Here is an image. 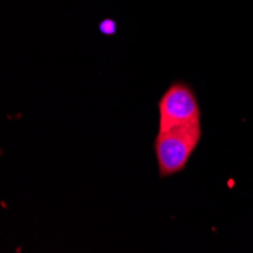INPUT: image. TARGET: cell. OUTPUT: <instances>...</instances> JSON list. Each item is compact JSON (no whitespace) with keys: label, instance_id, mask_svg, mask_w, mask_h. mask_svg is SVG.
Returning a JSON list of instances; mask_svg holds the SVG:
<instances>
[{"label":"cell","instance_id":"1","mask_svg":"<svg viewBox=\"0 0 253 253\" xmlns=\"http://www.w3.org/2000/svg\"><path fill=\"white\" fill-rule=\"evenodd\" d=\"M202 136V123L158 130L153 140V152L159 177H171L185 170Z\"/></svg>","mask_w":253,"mask_h":253},{"label":"cell","instance_id":"2","mask_svg":"<svg viewBox=\"0 0 253 253\" xmlns=\"http://www.w3.org/2000/svg\"><path fill=\"white\" fill-rule=\"evenodd\" d=\"M202 123L199 99L190 84L174 81L158 100V130Z\"/></svg>","mask_w":253,"mask_h":253}]
</instances>
